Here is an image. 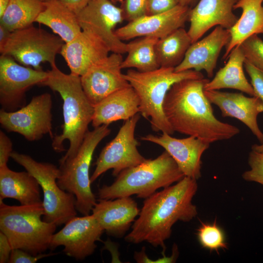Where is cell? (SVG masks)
I'll list each match as a JSON object with an SVG mask.
<instances>
[{"label":"cell","instance_id":"1","mask_svg":"<svg viewBox=\"0 0 263 263\" xmlns=\"http://www.w3.org/2000/svg\"><path fill=\"white\" fill-rule=\"evenodd\" d=\"M209 80L188 78L174 83L165 97L163 109L173 130L208 143L229 139L240 132L238 127L218 119L204 87Z\"/></svg>","mask_w":263,"mask_h":263},{"label":"cell","instance_id":"2","mask_svg":"<svg viewBox=\"0 0 263 263\" xmlns=\"http://www.w3.org/2000/svg\"><path fill=\"white\" fill-rule=\"evenodd\" d=\"M198 189L196 180L185 176L173 185L163 188L145 199L127 242H147L165 251V242L169 238L172 227L178 221L188 222L197 214L192 200Z\"/></svg>","mask_w":263,"mask_h":263},{"label":"cell","instance_id":"3","mask_svg":"<svg viewBox=\"0 0 263 263\" xmlns=\"http://www.w3.org/2000/svg\"><path fill=\"white\" fill-rule=\"evenodd\" d=\"M48 73V77L41 85L58 93L63 100L62 131L54 136L52 143L54 150L62 152L65 150L63 142H69L68 150L59 160L63 161L74 157L78 151L92 123L94 106L83 90L79 75L65 74L56 65Z\"/></svg>","mask_w":263,"mask_h":263},{"label":"cell","instance_id":"4","mask_svg":"<svg viewBox=\"0 0 263 263\" xmlns=\"http://www.w3.org/2000/svg\"><path fill=\"white\" fill-rule=\"evenodd\" d=\"M185 177L175 161L166 150L156 158L121 171L111 185L98 189L100 199L113 200L136 195L146 199L160 188L176 183Z\"/></svg>","mask_w":263,"mask_h":263},{"label":"cell","instance_id":"5","mask_svg":"<svg viewBox=\"0 0 263 263\" xmlns=\"http://www.w3.org/2000/svg\"><path fill=\"white\" fill-rule=\"evenodd\" d=\"M124 76L139 97V113L149 120L152 130L170 135L174 131L163 109L168 92L174 83L180 80L204 77L201 72L194 70L176 72L174 68L163 67L146 72L130 69Z\"/></svg>","mask_w":263,"mask_h":263},{"label":"cell","instance_id":"6","mask_svg":"<svg viewBox=\"0 0 263 263\" xmlns=\"http://www.w3.org/2000/svg\"><path fill=\"white\" fill-rule=\"evenodd\" d=\"M0 199V231L12 249H20L37 256L49 248L57 225L43 220V203L10 206Z\"/></svg>","mask_w":263,"mask_h":263},{"label":"cell","instance_id":"7","mask_svg":"<svg viewBox=\"0 0 263 263\" xmlns=\"http://www.w3.org/2000/svg\"><path fill=\"white\" fill-rule=\"evenodd\" d=\"M108 126L103 125L88 131L76 154L59 161L57 184L62 189L75 195L76 209L83 215L90 214L96 203L91 188L90 167L97 146L111 133Z\"/></svg>","mask_w":263,"mask_h":263},{"label":"cell","instance_id":"8","mask_svg":"<svg viewBox=\"0 0 263 263\" xmlns=\"http://www.w3.org/2000/svg\"><path fill=\"white\" fill-rule=\"evenodd\" d=\"M10 157L35 177L41 187L44 221L58 226L76 216L75 195L62 189L57 184L59 168L50 163L37 161L28 155L15 151Z\"/></svg>","mask_w":263,"mask_h":263},{"label":"cell","instance_id":"9","mask_svg":"<svg viewBox=\"0 0 263 263\" xmlns=\"http://www.w3.org/2000/svg\"><path fill=\"white\" fill-rule=\"evenodd\" d=\"M64 44L58 36L32 25L12 32L0 53L23 66L42 70V63L48 62L51 67L56 65V56Z\"/></svg>","mask_w":263,"mask_h":263},{"label":"cell","instance_id":"10","mask_svg":"<svg viewBox=\"0 0 263 263\" xmlns=\"http://www.w3.org/2000/svg\"><path fill=\"white\" fill-rule=\"evenodd\" d=\"M53 101L48 93L33 96L30 102L13 111L0 110V123L8 132L18 133L29 141H36L49 134L54 137L52 131Z\"/></svg>","mask_w":263,"mask_h":263},{"label":"cell","instance_id":"11","mask_svg":"<svg viewBox=\"0 0 263 263\" xmlns=\"http://www.w3.org/2000/svg\"><path fill=\"white\" fill-rule=\"evenodd\" d=\"M139 119L137 113L126 120L115 137L102 150L90 177L91 183L110 169H113V175L116 177L123 170L146 159L139 152L138 142L135 138V128Z\"/></svg>","mask_w":263,"mask_h":263},{"label":"cell","instance_id":"12","mask_svg":"<svg viewBox=\"0 0 263 263\" xmlns=\"http://www.w3.org/2000/svg\"><path fill=\"white\" fill-rule=\"evenodd\" d=\"M48 71L23 66L12 57L0 56V103L8 112L16 111L26 104L25 94L32 87L41 84Z\"/></svg>","mask_w":263,"mask_h":263},{"label":"cell","instance_id":"13","mask_svg":"<svg viewBox=\"0 0 263 263\" xmlns=\"http://www.w3.org/2000/svg\"><path fill=\"white\" fill-rule=\"evenodd\" d=\"M51 238L49 248L51 250L64 246L65 254L78 260L92 255L96 248V242L100 241L104 229L94 215L74 217L65 223Z\"/></svg>","mask_w":263,"mask_h":263},{"label":"cell","instance_id":"14","mask_svg":"<svg viewBox=\"0 0 263 263\" xmlns=\"http://www.w3.org/2000/svg\"><path fill=\"white\" fill-rule=\"evenodd\" d=\"M77 18L82 30L98 36L112 53H126L127 43L117 38L114 30L124 19L120 7L110 0H90Z\"/></svg>","mask_w":263,"mask_h":263},{"label":"cell","instance_id":"15","mask_svg":"<svg viewBox=\"0 0 263 263\" xmlns=\"http://www.w3.org/2000/svg\"><path fill=\"white\" fill-rule=\"evenodd\" d=\"M123 60L122 54L112 53L80 76L83 90L94 106L113 92L131 86L121 71Z\"/></svg>","mask_w":263,"mask_h":263},{"label":"cell","instance_id":"16","mask_svg":"<svg viewBox=\"0 0 263 263\" xmlns=\"http://www.w3.org/2000/svg\"><path fill=\"white\" fill-rule=\"evenodd\" d=\"M191 8L179 4L163 13L145 15L128 23L114 31L117 38L127 40L137 37L162 38L175 30L184 27L188 20Z\"/></svg>","mask_w":263,"mask_h":263},{"label":"cell","instance_id":"17","mask_svg":"<svg viewBox=\"0 0 263 263\" xmlns=\"http://www.w3.org/2000/svg\"><path fill=\"white\" fill-rule=\"evenodd\" d=\"M142 140L157 144L165 149L176 163L185 176L197 180L201 176V158L210 144L193 136L176 138L166 132L148 134Z\"/></svg>","mask_w":263,"mask_h":263},{"label":"cell","instance_id":"18","mask_svg":"<svg viewBox=\"0 0 263 263\" xmlns=\"http://www.w3.org/2000/svg\"><path fill=\"white\" fill-rule=\"evenodd\" d=\"M211 103L216 105L223 117L237 119L245 125L261 143L263 133L257 122L258 115L263 113V102L257 96L248 97L242 93H229L219 90L205 91Z\"/></svg>","mask_w":263,"mask_h":263},{"label":"cell","instance_id":"19","mask_svg":"<svg viewBox=\"0 0 263 263\" xmlns=\"http://www.w3.org/2000/svg\"><path fill=\"white\" fill-rule=\"evenodd\" d=\"M230 37L228 29L216 26L207 36L191 44L182 61L174 68L175 71L204 70L211 78L221 51L228 44Z\"/></svg>","mask_w":263,"mask_h":263},{"label":"cell","instance_id":"20","mask_svg":"<svg viewBox=\"0 0 263 263\" xmlns=\"http://www.w3.org/2000/svg\"><path fill=\"white\" fill-rule=\"evenodd\" d=\"M238 0H200L190 9L188 33L192 43L198 40L211 28L220 26L231 28L238 18L233 13Z\"/></svg>","mask_w":263,"mask_h":263},{"label":"cell","instance_id":"21","mask_svg":"<svg viewBox=\"0 0 263 263\" xmlns=\"http://www.w3.org/2000/svg\"><path fill=\"white\" fill-rule=\"evenodd\" d=\"M140 209L131 196L113 200H97L92 213L106 233L116 238L123 237L139 215Z\"/></svg>","mask_w":263,"mask_h":263},{"label":"cell","instance_id":"22","mask_svg":"<svg viewBox=\"0 0 263 263\" xmlns=\"http://www.w3.org/2000/svg\"><path fill=\"white\" fill-rule=\"evenodd\" d=\"M111 51L98 36L82 30L74 39L64 43L60 54L71 73L82 75L93 64L109 55Z\"/></svg>","mask_w":263,"mask_h":263},{"label":"cell","instance_id":"23","mask_svg":"<svg viewBox=\"0 0 263 263\" xmlns=\"http://www.w3.org/2000/svg\"><path fill=\"white\" fill-rule=\"evenodd\" d=\"M139 97L130 86L110 94L94 106L92 124L94 128L127 120L139 113Z\"/></svg>","mask_w":263,"mask_h":263},{"label":"cell","instance_id":"24","mask_svg":"<svg viewBox=\"0 0 263 263\" xmlns=\"http://www.w3.org/2000/svg\"><path fill=\"white\" fill-rule=\"evenodd\" d=\"M40 187L36 178L27 171H13L7 166L0 167V199H14L21 205L40 203Z\"/></svg>","mask_w":263,"mask_h":263},{"label":"cell","instance_id":"25","mask_svg":"<svg viewBox=\"0 0 263 263\" xmlns=\"http://www.w3.org/2000/svg\"><path fill=\"white\" fill-rule=\"evenodd\" d=\"M241 9V16L229 30L230 39L223 56L226 60L231 51L254 35L263 34V0H238L234 9Z\"/></svg>","mask_w":263,"mask_h":263},{"label":"cell","instance_id":"26","mask_svg":"<svg viewBox=\"0 0 263 263\" xmlns=\"http://www.w3.org/2000/svg\"><path fill=\"white\" fill-rule=\"evenodd\" d=\"M36 22L50 28L64 43L71 41L82 31L77 15L61 0H44V8Z\"/></svg>","mask_w":263,"mask_h":263},{"label":"cell","instance_id":"27","mask_svg":"<svg viewBox=\"0 0 263 263\" xmlns=\"http://www.w3.org/2000/svg\"><path fill=\"white\" fill-rule=\"evenodd\" d=\"M227 59L225 66L216 73L211 80L206 84L204 90L232 89L256 96L251 84L244 74L243 67L245 57L241 45L236 46L231 51Z\"/></svg>","mask_w":263,"mask_h":263},{"label":"cell","instance_id":"28","mask_svg":"<svg viewBox=\"0 0 263 263\" xmlns=\"http://www.w3.org/2000/svg\"><path fill=\"white\" fill-rule=\"evenodd\" d=\"M192 43L188 31L184 27L158 39L155 52L160 66L175 68L182 61Z\"/></svg>","mask_w":263,"mask_h":263},{"label":"cell","instance_id":"29","mask_svg":"<svg viewBox=\"0 0 263 263\" xmlns=\"http://www.w3.org/2000/svg\"><path fill=\"white\" fill-rule=\"evenodd\" d=\"M158 40L155 37H142L127 43V56L122 62V69L135 68L146 72L159 68L155 52Z\"/></svg>","mask_w":263,"mask_h":263},{"label":"cell","instance_id":"30","mask_svg":"<svg viewBox=\"0 0 263 263\" xmlns=\"http://www.w3.org/2000/svg\"><path fill=\"white\" fill-rule=\"evenodd\" d=\"M44 8L43 0H10L0 24L11 32L33 25Z\"/></svg>","mask_w":263,"mask_h":263},{"label":"cell","instance_id":"31","mask_svg":"<svg viewBox=\"0 0 263 263\" xmlns=\"http://www.w3.org/2000/svg\"><path fill=\"white\" fill-rule=\"evenodd\" d=\"M196 235L201 245L210 251L219 253L220 249L227 248L225 232L216 220L212 223L201 222Z\"/></svg>","mask_w":263,"mask_h":263},{"label":"cell","instance_id":"32","mask_svg":"<svg viewBox=\"0 0 263 263\" xmlns=\"http://www.w3.org/2000/svg\"><path fill=\"white\" fill-rule=\"evenodd\" d=\"M240 45L245 59L255 67L263 71V40L258 35H254Z\"/></svg>","mask_w":263,"mask_h":263},{"label":"cell","instance_id":"33","mask_svg":"<svg viewBox=\"0 0 263 263\" xmlns=\"http://www.w3.org/2000/svg\"><path fill=\"white\" fill-rule=\"evenodd\" d=\"M248 162L250 169L244 172L243 179L263 186V153L252 150L249 154Z\"/></svg>","mask_w":263,"mask_h":263},{"label":"cell","instance_id":"34","mask_svg":"<svg viewBox=\"0 0 263 263\" xmlns=\"http://www.w3.org/2000/svg\"><path fill=\"white\" fill-rule=\"evenodd\" d=\"M149 0H123L121 8L124 19L128 22L146 15Z\"/></svg>","mask_w":263,"mask_h":263},{"label":"cell","instance_id":"35","mask_svg":"<svg viewBox=\"0 0 263 263\" xmlns=\"http://www.w3.org/2000/svg\"><path fill=\"white\" fill-rule=\"evenodd\" d=\"M244 66L251 79V84L255 93L263 102V71L245 60Z\"/></svg>","mask_w":263,"mask_h":263},{"label":"cell","instance_id":"36","mask_svg":"<svg viewBox=\"0 0 263 263\" xmlns=\"http://www.w3.org/2000/svg\"><path fill=\"white\" fill-rule=\"evenodd\" d=\"M56 253H41L34 256L20 249H13L12 251L9 263H35L38 260L53 256Z\"/></svg>","mask_w":263,"mask_h":263},{"label":"cell","instance_id":"37","mask_svg":"<svg viewBox=\"0 0 263 263\" xmlns=\"http://www.w3.org/2000/svg\"><path fill=\"white\" fill-rule=\"evenodd\" d=\"M179 4V0H149L146 15L166 12Z\"/></svg>","mask_w":263,"mask_h":263},{"label":"cell","instance_id":"38","mask_svg":"<svg viewBox=\"0 0 263 263\" xmlns=\"http://www.w3.org/2000/svg\"><path fill=\"white\" fill-rule=\"evenodd\" d=\"M13 144L10 138L0 131V167L7 166V163L13 152Z\"/></svg>","mask_w":263,"mask_h":263},{"label":"cell","instance_id":"39","mask_svg":"<svg viewBox=\"0 0 263 263\" xmlns=\"http://www.w3.org/2000/svg\"><path fill=\"white\" fill-rule=\"evenodd\" d=\"M13 249L5 235L0 232V263H9Z\"/></svg>","mask_w":263,"mask_h":263},{"label":"cell","instance_id":"40","mask_svg":"<svg viewBox=\"0 0 263 263\" xmlns=\"http://www.w3.org/2000/svg\"><path fill=\"white\" fill-rule=\"evenodd\" d=\"M62 2L77 15L86 5L89 0H61Z\"/></svg>","mask_w":263,"mask_h":263},{"label":"cell","instance_id":"41","mask_svg":"<svg viewBox=\"0 0 263 263\" xmlns=\"http://www.w3.org/2000/svg\"><path fill=\"white\" fill-rule=\"evenodd\" d=\"M11 32L2 25L0 24V50H2L6 44Z\"/></svg>","mask_w":263,"mask_h":263},{"label":"cell","instance_id":"42","mask_svg":"<svg viewBox=\"0 0 263 263\" xmlns=\"http://www.w3.org/2000/svg\"><path fill=\"white\" fill-rule=\"evenodd\" d=\"M10 0H0V16L6 9Z\"/></svg>","mask_w":263,"mask_h":263},{"label":"cell","instance_id":"43","mask_svg":"<svg viewBox=\"0 0 263 263\" xmlns=\"http://www.w3.org/2000/svg\"><path fill=\"white\" fill-rule=\"evenodd\" d=\"M252 150L263 153V142L260 145L254 144L252 146Z\"/></svg>","mask_w":263,"mask_h":263},{"label":"cell","instance_id":"44","mask_svg":"<svg viewBox=\"0 0 263 263\" xmlns=\"http://www.w3.org/2000/svg\"><path fill=\"white\" fill-rule=\"evenodd\" d=\"M197 0H179V4L182 5L188 6L189 5Z\"/></svg>","mask_w":263,"mask_h":263},{"label":"cell","instance_id":"45","mask_svg":"<svg viewBox=\"0 0 263 263\" xmlns=\"http://www.w3.org/2000/svg\"><path fill=\"white\" fill-rule=\"evenodd\" d=\"M110 0L112 2H113L114 4L116 3H117V2H119V3H120L121 4L122 2V1H123V0Z\"/></svg>","mask_w":263,"mask_h":263},{"label":"cell","instance_id":"46","mask_svg":"<svg viewBox=\"0 0 263 263\" xmlns=\"http://www.w3.org/2000/svg\"></svg>","mask_w":263,"mask_h":263}]
</instances>
